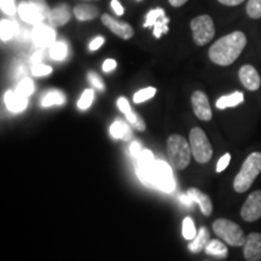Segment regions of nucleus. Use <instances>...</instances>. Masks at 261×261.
<instances>
[{"mask_svg":"<svg viewBox=\"0 0 261 261\" xmlns=\"http://www.w3.org/2000/svg\"><path fill=\"white\" fill-rule=\"evenodd\" d=\"M247 45V37L242 32H232L215 41L210 48V58L213 63L227 67L240 57Z\"/></svg>","mask_w":261,"mask_h":261,"instance_id":"1","label":"nucleus"},{"mask_svg":"<svg viewBox=\"0 0 261 261\" xmlns=\"http://www.w3.org/2000/svg\"><path fill=\"white\" fill-rule=\"evenodd\" d=\"M261 173V152H253L243 162L242 168L233 180V189L238 194L246 192Z\"/></svg>","mask_w":261,"mask_h":261,"instance_id":"2","label":"nucleus"},{"mask_svg":"<svg viewBox=\"0 0 261 261\" xmlns=\"http://www.w3.org/2000/svg\"><path fill=\"white\" fill-rule=\"evenodd\" d=\"M167 154L171 165L178 171H182L190 165L191 146L182 136H169L167 139Z\"/></svg>","mask_w":261,"mask_h":261,"instance_id":"3","label":"nucleus"},{"mask_svg":"<svg viewBox=\"0 0 261 261\" xmlns=\"http://www.w3.org/2000/svg\"><path fill=\"white\" fill-rule=\"evenodd\" d=\"M213 231L221 241L231 247L244 246L247 237L240 225L228 219H218L213 223Z\"/></svg>","mask_w":261,"mask_h":261,"instance_id":"4","label":"nucleus"},{"mask_svg":"<svg viewBox=\"0 0 261 261\" xmlns=\"http://www.w3.org/2000/svg\"><path fill=\"white\" fill-rule=\"evenodd\" d=\"M190 146L192 156L198 163H207L213 156V148L207 138V135L200 127H194L191 129Z\"/></svg>","mask_w":261,"mask_h":261,"instance_id":"5","label":"nucleus"},{"mask_svg":"<svg viewBox=\"0 0 261 261\" xmlns=\"http://www.w3.org/2000/svg\"><path fill=\"white\" fill-rule=\"evenodd\" d=\"M191 31L195 44L198 46H204L214 38L215 27L213 19L208 15L195 17L191 21Z\"/></svg>","mask_w":261,"mask_h":261,"instance_id":"6","label":"nucleus"},{"mask_svg":"<svg viewBox=\"0 0 261 261\" xmlns=\"http://www.w3.org/2000/svg\"><path fill=\"white\" fill-rule=\"evenodd\" d=\"M155 188L165 192H172L175 189L174 177L171 166L165 161H155L154 165Z\"/></svg>","mask_w":261,"mask_h":261,"instance_id":"7","label":"nucleus"},{"mask_svg":"<svg viewBox=\"0 0 261 261\" xmlns=\"http://www.w3.org/2000/svg\"><path fill=\"white\" fill-rule=\"evenodd\" d=\"M17 12L22 21L32 25L41 24V22L48 16V12L31 2L21 3L17 8Z\"/></svg>","mask_w":261,"mask_h":261,"instance_id":"8","label":"nucleus"},{"mask_svg":"<svg viewBox=\"0 0 261 261\" xmlns=\"http://www.w3.org/2000/svg\"><path fill=\"white\" fill-rule=\"evenodd\" d=\"M168 22L169 18L166 16L165 10L162 8H158L151 10L146 15L144 27H154V35L158 39H160L163 34H166L168 32Z\"/></svg>","mask_w":261,"mask_h":261,"instance_id":"9","label":"nucleus"},{"mask_svg":"<svg viewBox=\"0 0 261 261\" xmlns=\"http://www.w3.org/2000/svg\"><path fill=\"white\" fill-rule=\"evenodd\" d=\"M241 217L248 223L259 220L261 218V190L254 191L248 196L244 202L242 210H241Z\"/></svg>","mask_w":261,"mask_h":261,"instance_id":"10","label":"nucleus"},{"mask_svg":"<svg viewBox=\"0 0 261 261\" xmlns=\"http://www.w3.org/2000/svg\"><path fill=\"white\" fill-rule=\"evenodd\" d=\"M191 104L195 115L198 119L202 121H211L213 114H212L210 99H208L207 94L202 91H195L191 96Z\"/></svg>","mask_w":261,"mask_h":261,"instance_id":"11","label":"nucleus"},{"mask_svg":"<svg viewBox=\"0 0 261 261\" xmlns=\"http://www.w3.org/2000/svg\"><path fill=\"white\" fill-rule=\"evenodd\" d=\"M32 39L39 48L51 47L56 42V32L48 25L38 24L33 29Z\"/></svg>","mask_w":261,"mask_h":261,"instance_id":"12","label":"nucleus"},{"mask_svg":"<svg viewBox=\"0 0 261 261\" xmlns=\"http://www.w3.org/2000/svg\"><path fill=\"white\" fill-rule=\"evenodd\" d=\"M102 23L106 25L107 28H109L114 34L117 35L119 38L125 39V40H128V39H130L135 35V31H133L132 25L127 23V22L114 18L108 14L102 15Z\"/></svg>","mask_w":261,"mask_h":261,"instance_id":"13","label":"nucleus"},{"mask_svg":"<svg viewBox=\"0 0 261 261\" xmlns=\"http://www.w3.org/2000/svg\"><path fill=\"white\" fill-rule=\"evenodd\" d=\"M243 255L247 261L261 260V233L252 232L248 234L243 246Z\"/></svg>","mask_w":261,"mask_h":261,"instance_id":"14","label":"nucleus"},{"mask_svg":"<svg viewBox=\"0 0 261 261\" xmlns=\"http://www.w3.org/2000/svg\"><path fill=\"white\" fill-rule=\"evenodd\" d=\"M238 76H240L241 83H242V85L247 90L256 91L260 89V85H261L260 75L253 65H249V64L243 65V67L240 69Z\"/></svg>","mask_w":261,"mask_h":261,"instance_id":"15","label":"nucleus"},{"mask_svg":"<svg viewBox=\"0 0 261 261\" xmlns=\"http://www.w3.org/2000/svg\"><path fill=\"white\" fill-rule=\"evenodd\" d=\"M117 107H119L120 112L125 114L127 121H128L130 125L135 127L136 129L140 130V132L145 130V128H146L145 121L143 120L142 116H139L138 114H137L135 110L130 108L128 100H127L125 97H121L117 99Z\"/></svg>","mask_w":261,"mask_h":261,"instance_id":"16","label":"nucleus"},{"mask_svg":"<svg viewBox=\"0 0 261 261\" xmlns=\"http://www.w3.org/2000/svg\"><path fill=\"white\" fill-rule=\"evenodd\" d=\"M71 10L67 4H58L50 10L47 16V21L51 27L56 28L64 25L70 21Z\"/></svg>","mask_w":261,"mask_h":261,"instance_id":"17","label":"nucleus"},{"mask_svg":"<svg viewBox=\"0 0 261 261\" xmlns=\"http://www.w3.org/2000/svg\"><path fill=\"white\" fill-rule=\"evenodd\" d=\"M187 195L194 201V203H197L200 205L201 212L203 213V215L208 217V215L212 214V212H213V204H212V200L210 198V196L205 195L204 192H202L201 190H198V189L196 188L189 189Z\"/></svg>","mask_w":261,"mask_h":261,"instance_id":"18","label":"nucleus"},{"mask_svg":"<svg viewBox=\"0 0 261 261\" xmlns=\"http://www.w3.org/2000/svg\"><path fill=\"white\" fill-rule=\"evenodd\" d=\"M4 102L10 112L21 113L28 106V98L19 96L15 91H8L4 96Z\"/></svg>","mask_w":261,"mask_h":261,"instance_id":"19","label":"nucleus"},{"mask_svg":"<svg viewBox=\"0 0 261 261\" xmlns=\"http://www.w3.org/2000/svg\"><path fill=\"white\" fill-rule=\"evenodd\" d=\"M74 16L79 21H91L99 15V9L98 6L92 4H79L73 10Z\"/></svg>","mask_w":261,"mask_h":261,"instance_id":"20","label":"nucleus"},{"mask_svg":"<svg viewBox=\"0 0 261 261\" xmlns=\"http://www.w3.org/2000/svg\"><path fill=\"white\" fill-rule=\"evenodd\" d=\"M211 242V233L208 231L207 227H201L198 231V234L195 237L194 242H192L189 248L192 253H198L202 249H205L207 244Z\"/></svg>","mask_w":261,"mask_h":261,"instance_id":"21","label":"nucleus"},{"mask_svg":"<svg viewBox=\"0 0 261 261\" xmlns=\"http://www.w3.org/2000/svg\"><path fill=\"white\" fill-rule=\"evenodd\" d=\"M244 100V94L240 91L233 92L228 96H223L217 100L218 109H226V108H233L241 104Z\"/></svg>","mask_w":261,"mask_h":261,"instance_id":"22","label":"nucleus"},{"mask_svg":"<svg viewBox=\"0 0 261 261\" xmlns=\"http://www.w3.org/2000/svg\"><path fill=\"white\" fill-rule=\"evenodd\" d=\"M110 133H112L114 138L123 139L126 142L132 138V129L129 128L126 122L120 121V120L113 123L112 127H110Z\"/></svg>","mask_w":261,"mask_h":261,"instance_id":"23","label":"nucleus"},{"mask_svg":"<svg viewBox=\"0 0 261 261\" xmlns=\"http://www.w3.org/2000/svg\"><path fill=\"white\" fill-rule=\"evenodd\" d=\"M205 253L208 255L219 257V259H225L227 257V247L225 246L223 242H220L219 240H211V242L205 247Z\"/></svg>","mask_w":261,"mask_h":261,"instance_id":"24","label":"nucleus"},{"mask_svg":"<svg viewBox=\"0 0 261 261\" xmlns=\"http://www.w3.org/2000/svg\"><path fill=\"white\" fill-rule=\"evenodd\" d=\"M17 32V25L14 22L9 21V19H2L0 22V38L3 41H9L16 35Z\"/></svg>","mask_w":261,"mask_h":261,"instance_id":"25","label":"nucleus"},{"mask_svg":"<svg viewBox=\"0 0 261 261\" xmlns=\"http://www.w3.org/2000/svg\"><path fill=\"white\" fill-rule=\"evenodd\" d=\"M65 102L64 94L61 91H50L45 94V97L42 98L41 106L42 107H51V106H60Z\"/></svg>","mask_w":261,"mask_h":261,"instance_id":"26","label":"nucleus"},{"mask_svg":"<svg viewBox=\"0 0 261 261\" xmlns=\"http://www.w3.org/2000/svg\"><path fill=\"white\" fill-rule=\"evenodd\" d=\"M68 55V47L63 41H56L50 47V56L55 61H63Z\"/></svg>","mask_w":261,"mask_h":261,"instance_id":"27","label":"nucleus"},{"mask_svg":"<svg viewBox=\"0 0 261 261\" xmlns=\"http://www.w3.org/2000/svg\"><path fill=\"white\" fill-rule=\"evenodd\" d=\"M15 92L19 94V96L28 98L33 92H34V84H33V81L31 79L24 77L23 80L19 81L17 87H16Z\"/></svg>","mask_w":261,"mask_h":261,"instance_id":"28","label":"nucleus"},{"mask_svg":"<svg viewBox=\"0 0 261 261\" xmlns=\"http://www.w3.org/2000/svg\"><path fill=\"white\" fill-rule=\"evenodd\" d=\"M156 94V89L155 87H146V89H143L137 92L135 96H133V102L136 104L146 102V100L151 99Z\"/></svg>","mask_w":261,"mask_h":261,"instance_id":"29","label":"nucleus"},{"mask_svg":"<svg viewBox=\"0 0 261 261\" xmlns=\"http://www.w3.org/2000/svg\"><path fill=\"white\" fill-rule=\"evenodd\" d=\"M246 11L250 18H261V0H248Z\"/></svg>","mask_w":261,"mask_h":261,"instance_id":"30","label":"nucleus"},{"mask_svg":"<svg viewBox=\"0 0 261 261\" xmlns=\"http://www.w3.org/2000/svg\"><path fill=\"white\" fill-rule=\"evenodd\" d=\"M182 236H184L185 240L188 241L194 240V238L197 236L194 221H192L191 218H185L184 221H182Z\"/></svg>","mask_w":261,"mask_h":261,"instance_id":"31","label":"nucleus"},{"mask_svg":"<svg viewBox=\"0 0 261 261\" xmlns=\"http://www.w3.org/2000/svg\"><path fill=\"white\" fill-rule=\"evenodd\" d=\"M93 98H94L93 90H85L83 96L80 97L79 102H77V107H79V109L85 110L87 109V108H90V106L93 102Z\"/></svg>","mask_w":261,"mask_h":261,"instance_id":"32","label":"nucleus"},{"mask_svg":"<svg viewBox=\"0 0 261 261\" xmlns=\"http://www.w3.org/2000/svg\"><path fill=\"white\" fill-rule=\"evenodd\" d=\"M52 73V67L46 64H35L32 67V74L34 76H46Z\"/></svg>","mask_w":261,"mask_h":261,"instance_id":"33","label":"nucleus"},{"mask_svg":"<svg viewBox=\"0 0 261 261\" xmlns=\"http://www.w3.org/2000/svg\"><path fill=\"white\" fill-rule=\"evenodd\" d=\"M0 5H2V11L5 12L6 15L14 16L17 12L15 0H0Z\"/></svg>","mask_w":261,"mask_h":261,"instance_id":"34","label":"nucleus"},{"mask_svg":"<svg viewBox=\"0 0 261 261\" xmlns=\"http://www.w3.org/2000/svg\"><path fill=\"white\" fill-rule=\"evenodd\" d=\"M137 162L139 163H154L155 159L152 152L150 150H142L138 158H137Z\"/></svg>","mask_w":261,"mask_h":261,"instance_id":"35","label":"nucleus"},{"mask_svg":"<svg viewBox=\"0 0 261 261\" xmlns=\"http://www.w3.org/2000/svg\"><path fill=\"white\" fill-rule=\"evenodd\" d=\"M89 80H90V83L92 84L94 87H96V89L100 90V91H104V89H106V87H104L103 80L100 79V77L98 76V74L94 73V71H90L89 73Z\"/></svg>","mask_w":261,"mask_h":261,"instance_id":"36","label":"nucleus"},{"mask_svg":"<svg viewBox=\"0 0 261 261\" xmlns=\"http://www.w3.org/2000/svg\"><path fill=\"white\" fill-rule=\"evenodd\" d=\"M230 160H231V155L230 154H225L223 158H221L219 161H218L217 172L220 173V172H223L224 169H226L227 166H228V163H230Z\"/></svg>","mask_w":261,"mask_h":261,"instance_id":"37","label":"nucleus"},{"mask_svg":"<svg viewBox=\"0 0 261 261\" xmlns=\"http://www.w3.org/2000/svg\"><path fill=\"white\" fill-rule=\"evenodd\" d=\"M102 68H103V71H106V73H110V71H113L116 68V61L112 60V58L106 60L104 61Z\"/></svg>","mask_w":261,"mask_h":261,"instance_id":"38","label":"nucleus"},{"mask_svg":"<svg viewBox=\"0 0 261 261\" xmlns=\"http://www.w3.org/2000/svg\"><path fill=\"white\" fill-rule=\"evenodd\" d=\"M104 44V38L103 37H97L94 38L90 44V50L91 51H97L98 48L102 47V45Z\"/></svg>","mask_w":261,"mask_h":261,"instance_id":"39","label":"nucleus"},{"mask_svg":"<svg viewBox=\"0 0 261 261\" xmlns=\"http://www.w3.org/2000/svg\"><path fill=\"white\" fill-rule=\"evenodd\" d=\"M129 152H130V155L133 156V158H136V159L138 158L140 152H142V149H140V145H139V143H137V142H133L132 144L129 145Z\"/></svg>","mask_w":261,"mask_h":261,"instance_id":"40","label":"nucleus"},{"mask_svg":"<svg viewBox=\"0 0 261 261\" xmlns=\"http://www.w3.org/2000/svg\"><path fill=\"white\" fill-rule=\"evenodd\" d=\"M112 8L114 9V11H115V14L119 16L123 15V12H125V10H123L122 5L119 3V0H112Z\"/></svg>","mask_w":261,"mask_h":261,"instance_id":"41","label":"nucleus"},{"mask_svg":"<svg viewBox=\"0 0 261 261\" xmlns=\"http://www.w3.org/2000/svg\"><path fill=\"white\" fill-rule=\"evenodd\" d=\"M220 4L226 5V6H237L240 4H242L244 0H218Z\"/></svg>","mask_w":261,"mask_h":261,"instance_id":"42","label":"nucleus"},{"mask_svg":"<svg viewBox=\"0 0 261 261\" xmlns=\"http://www.w3.org/2000/svg\"><path fill=\"white\" fill-rule=\"evenodd\" d=\"M41 60H42V52L38 51V52H35L34 55H33L31 61H32V63H34V65H35V64H40Z\"/></svg>","mask_w":261,"mask_h":261,"instance_id":"43","label":"nucleus"},{"mask_svg":"<svg viewBox=\"0 0 261 261\" xmlns=\"http://www.w3.org/2000/svg\"><path fill=\"white\" fill-rule=\"evenodd\" d=\"M179 200H180L182 203H184L185 205H189V207H191L192 205V203H194V201L191 200L190 197H189V196L185 194V195H181L180 197H179Z\"/></svg>","mask_w":261,"mask_h":261,"instance_id":"44","label":"nucleus"},{"mask_svg":"<svg viewBox=\"0 0 261 261\" xmlns=\"http://www.w3.org/2000/svg\"><path fill=\"white\" fill-rule=\"evenodd\" d=\"M169 4L172 6H174V8H180L184 4H187L188 0H168Z\"/></svg>","mask_w":261,"mask_h":261,"instance_id":"45","label":"nucleus"},{"mask_svg":"<svg viewBox=\"0 0 261 261\" xmlns=\"http://www.w3.org/2000/svg\"><path fill=\"white\" fill-rule=\"evenodd\" d=\"M85 2H96V0H85Z\"/></svg>","mask_w":261,"mask_h":261,"instance_id":"46","label":"nucleus"}]
</instances>
